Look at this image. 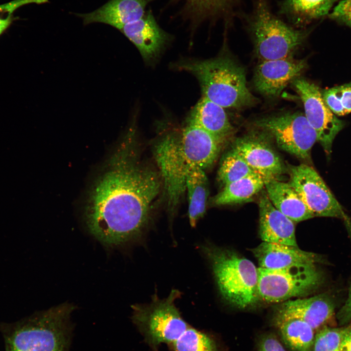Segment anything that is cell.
Listing matches in <instances>:
<instances>
[{
  "instance_id": "cell-3",
  "label": "cell",
  "mask_w": 351,
  "mask_h": 351,
  "mask_svg": "<svg viewBox=\"0 0 351 351\" xmlns=\"http://www.w3.org/2000/svg\"><path fill=\"white\" fill-rule=\"evenodd\" d=\"M74 309L64 304L3 325L6 351H69Z\"/></svg>"
},
{
  "instance_id": "cell-22",
  "label": "cell",
  "mask_w": 351,
  "mask_h": 351,
  "mask_svg": "<svg viewBox=\"0 0 351 351\" xmlns=\"http://www.w3.org/2000/svg\"><path fill=\"white\" fill-rule=\"evenodd\" d=\"M274 322L283 341L292 351H313L314 330L307 322L295 318Z\"/></svg>"
},
{
  "instance_id": "cell-33",
  "label": "cell",
  "mask_w": 351,
  "mask_h": 351,
  "mask_svg": "<svg viewBox=\"0 0 351 351\" xmlns=\"http://www.w3.org/2000/svg\"><path fill=\"white\" fill-rule=\"evenodd\" d=\"M337 318L341 325L351 322V284L349 288L347 298L338 312Z\"/></svg>"
},
{
  "instance_id": "cell-16",
  "label": "cell",
  "mask_w": 351,
  "mask_h": 351,
  "mask_svg": "<svg viewBox=\"0 0 351 351\" xmlns=\"http://www.w3.org/2000/svg\"><path fill=\"white\" fill-rule=\"evenodd\" d=\"M259 267L270 270L324 262L320 254L301 250L298 246L263 241L252 250Z\"/></svg>"
},
{
  "instance_id": "cell-30",
  "label": "cell",
  "mask_w": 351,
  "mask_h": 351,
  "mask_svg": "<svg viewBox=\"0 0 351 351\" xmlns=\"http://www.w3.org/2000/svg\"><path fill=\"white\" fill-rule=\"evenodd\" d=\"M338 23L351 28V0H342L329 15Z\"/></svg>"
},
{
  "instance_id": "cell-26",
  "label": "cell",
  "mask_w": 351,
  "mask_h": 351,
  "mask_svg": "<svg viewBox=\"0 0 351 351\" xmlns=\"http://www.w3.org/2000/svg\"><path fill=\"white\" fill-rule=\"evenodd\" d=\"M171 345L173 351H219L211 335L191 327Z\"/></svg>"
},
{
  "instance_id": "cell-11",
  "label": "cell",
  "mask_w": 351,
  "mask_h": 351,
  "mask_svg": "<svg viewBox=\"0 0 351 351\" xmlns=\"http://www.w3.org/2000/svg\"><path fill=\"white\" fill-rule=\"evenodd\" d=\"M292 83L303 103L305 116L316 133L317 140L329 155L333 141L344 128L345 122L329 109L315 84L299 78L295 79Z\"/></svg>"
},
{
  "instance_id": "cell-4",
  "label": "cell",
  "mask_w": 351,
  "mask_h": 351,
  "mask_svg": "<svg viewBox=\"0 0 351 351\" xmlns=\"http://www.w3.org/2000/svg\"><path fill=\"white\" fill-rule=\"evenodd\" d=\"M201 251L211 266L225 302L241 309L257 303L258 270L251 261L233 250L209 242L201 246Z\"/></svg>"
},
{
  "instance_id": "cell-25",
  "label": "cell",
  "mask_w": 351,
  "mask_h": 351,
  "mask_svg": "<svg viewBox=\"0 0 351 351\" xmlns=\"http://www.w3.org/2000/svg\"><path fill=\"white\" fill-rule=\"evenodd\" d=\"M256 174L243 158L232 149L221 162L218 171V178L222 184L225 185Z\"/></svg>"
},
{
  "instance_id": "cell-32",
  "label": "cell",
  "mask_w": 351,
  "mask_h": 351,
  "mask_svg": "<svg viewBox=\"0 0 351 351\" xmlns=\"http://www.w3.org/2000/svg\"><path fill=\"white\" fill-rule=\"evenodd\" d=\"M257 351H286L277 338L273 334L262 335L259 339Z\"/></svg>"
},
{
  "instance_id": "cell-19",
  "label": "cell",
  "mask_w": 351,
  "mask_h": 351,
  "mask_svg": "<svg viewBox=\"0 0 351 351\" xmlns=\"http://www.w3.org/2000/svg\"><path fill=\"white\" fill-rule=\"evenodd\" d=\"M264 187L274 207L293 222H298L314 217L289 182L271 178L265 180Z\"/></svg>"
},
{
  "instance_id": "cell-24",
  "label": "cell",
  "mask_w": 351,
  "mask_h": 351,
  "mask_svg": "<svg viewBox=\"0 0 351 351\" xmlns=\"http://www.w3.org/2000/svg\"><path fill=\"white\" fill-rule=\"evenodd\" d=\"M337 0H285L282 11L296 24H304L327 15Z\"/></svg>"
},
{
  "instance_id": "cell-29",
  "label": "cell",
  "mask_w": 351,
  "mask_h": 351,
  "mask_svg": "<svg viewBox=\"0 0 351 351\" xmlns=\"http://www.w3.org/2000/svg\"><path fill=\"white\" fill-rule=\"evenodd\" d=\"M48 2V0H14L0 5V35L11 23L14 12L18 8L30 3L41 4Z\"/></svg>"
},
{
  "instance_id": "cell-21",
  "label": "cell",
  "mask_w": 351,
  "mask_h": 351,
  "mask_svg": "<svg viewBox=\"0 0 351 351\" xmlns=\"http://www.w3.org/2000/svg\"><path fill=\"white\" fill-rule=\"evenodd\" d=\"M185 187L188 196L189 222L192 227H195L205 213L209 195V183L204 170L196 168L191 170Z\"/></svg>"
},
{
  "instance_id": "cell-17",
  "label": "cell",
  "mask_w": 351,
  "mask_h": 351,
  "mask_svg": "<svg viewBox=\"0 0 351 351\" xmlns=\"http://www.w3.org/2000/svg\"><path fill=\"white\" fill-rule=\"evenodd\" d=\"M151 0H109L96 10L86 14H75L85 25L102 23L119 31L126 24L142 18L146 6Z\"/></svg>"
},
{
  "instance_id": "cell-2",
  "label": "cell",
  "mask_w": 351,
  "mask_h": 351,
  "mask_svg": "<svg viewBox=\"0 0 351 351\" xmlns=\"http://www.w3.org/2000/svg\"><path fill=\"white\" fill-rule=\"evenodd\" d=\"M156 144L155 156L166 191L169 211L172 214L186 191V179L190 171L211 166L223 143L188 121L181 133H168Z\"/></svg>"
},
{
  "instance_id": "cell-31",
  "label": "cell",
  "mask_w": 351,
  "mask_h": 351,
  "mask_svg": "<svg viewBox=\"0 0 351 351\" xmlns=\"http://www.w3.org/2000/svg\"><path fill=\"white\" fill-rule=\"evenodd\" d=\"M190 5L200 12H208L219 9L230 0H187Z\"/></svg>"
},
{
  "instance_id": "cell-9",
  "label": "cell",
  "mask_w": 351,
  "mask_h": 351,
  "mask_svg": "<svg viewBox=\"0 0 351 351\" xmlns=\"http://www.w3.org/2000/svg\"><path fill=\"white\" fill-rule=\"evenodd\" d=\"M256 125L275 139L282 150L297 157L309 160L316 133L301 113H287L261 118Z\"/></svg>"
},
{
  "instance_id": "cell-8",
  "label": "cell",
  "mask_w": 351,
  "mask_h": 351,
  "mask_svg": "<svg viewBox=\"0 0 351 351\" xmlns=\"http://www.w3.org/2000/svg\"><path fill=\"white\" fill-rule=\"evenodd\" d=\"M316 265L299 264L277 270L258 268L259 300L279 303L312 294L324 281L323 273Z\"/></svg>"
},
{
  "instance_id": "cell-20",
  "label": "cell",
  "mask_w": 351,
  "mask_h": 351,
  "mask_svg": "<svg viewBox=\"0 0 351 351\" xmlns=\"http://www.w3.org/2000/svg\"><path fill=\"white\" fill-rule=\"evenodd\" d=\"M188 121L199 126L223 143L233 130L223 108L203 97L192 110Z\"/></svg>"
},
{
  "instance_id": "cell-10",
  "label": "cell",
  "mask_w": 351,
  "mask_h": 351,
  "mask_svg": "<svg viewBox=\"0 0 351 351\" xmlns=\"http://www.w3.org/2000/svg\"><path fill=\"white\" fill-rule=\"evenodd\" d=\"M289 174V184L314 216L336 217L348 221L341 206L312 167L305 164L292 166Z\"/></svg>"
},
{
  "instance_id": "cell-34",
  "label": "cell",
  "mask_w": 351,
  "mask_h": 351,
  "mask_svg": "<svg viewBox=\"0 0 351 351\" xmlns=\"http://www.w3.org/2000/svg\"><path fill=\"white\" fill-rule=\"evenodd\" d=\"M338 351H351V326L344 328Z\"/></svg>"
},
{
  "instance_id": "cell-12",
  "label": "cell",
  "mask_w": 351,
  "mask_h": 351,
  "mask_svg": "<svg viewBox=\"0 0 351 351\" xmlns=\"http://www.w3.org/2000/svg\"><path fill=\"white\" fill-rule=\"evenodd\" d=\"M305 59H295L290 57L262 61L254 72V87L260 93L268 97L278 96L290 82L306 68Z\"/></svg>"
},
{
  "instance_id": "cell-15",
  "label": "cell",
  "mask_w": 351,
  "mask_h": 351,
  "mask_svg": "<svg viewBox=\"0 0 351 351\" xmlns=\"http://www.w3.org/2000/svg\"><path fill=\"white\" fill-rule=\"evenodd\" d=\"M119 31L136 46L147 62L155 60L169 40V36L159 26L150 11Z\"/></svg>"
},
{
  "instance_id": "cell-13",
  "label": "cell",
  "mask_w": 351,
  "mask_h": 351,
  "mask_svg": "<svg viewBox=\"0 0 351 351\" xmlns=\"http://www.w3.org/2000/svg\"><path fill=\"white\" fill-rule=\"evenodd\" d=\"M257 174L265 180L277 178L284 170L283 163L263 134L251 133L237 138L233 148Z\"/></svg>"
},
{
  "instance_id": "cell-7",
  "label": "cell",
  "mask_w": 351,
  "mask_h": 351,
  "mask_svg": "<svg viewBox=\"0 0 351 351\" xmlns=\"http://www.w3.org/2000/svg\"><path fill=\"white\" fill-rule=\"evenodd\" d=\"M250 20L256 54L261 61L290 57L310 32L294 29L276 18L264 0H259Z\"/></svg>"
},
{
  "instance_id": "cell-18",
  "label": "cell",
  "mask_w": 351,
  "mask_h": 351,
  "mask_svg": "<svg viewBox=\"0 0 351 351\" xmlns=\"http://www.w3.org/2000/svg\"><path fill=\"white\" fill-rule=\"evenodd\" d=\"M259 234L263 241L298 246L293 221L276 209L266 192L260 196Z\"/></svg>"
},
{
  "instance_id": "cell-6",
  "label": "cell",
  "mask_w": 351,
  "mask_h": 351,
  "mask_svg": "<svg viewBox=\"0 0 351 351\" xmlns=\"http://www.w3.org/2000/svg\"><path fill=\"white\" fill-rule=\"evenodd\" d=\"M180 295L176 289L163 299L155 293L149 303L132 306L133 321L154 350L162 343L172 344L189 327L175 305Z\"/></svg>"
},
{
  "instance_id": "cell-1",
  "label": "cell",
  "mask_w": 351,
  "mask_h": 351,
  "mask_svg": "<svg viewBox=\"0 0 351 351\" xmlns=\"http://www.w3.org/2000/svg\"><path fill=\"white\" fill-rule=\"evenodd\" d=\"M136 136L132 126L95 179L87 197V227L106 246L141 238L161 188L158 173L140 159Z\"/></svg>"
},
{
  "instance_id": "cell-5",
  "label": "cell",
  "mask_w": 351,
  "mask_h": 351,
  "mask_svg": "<svg viewBox=\"0 0 351 351\" xmlns=\"http://www.w3.org/2000/svg\"><path fill=\"white\" fill-rule=\"evenodd\" d=\"M177 67L196 77L203 97L223 108H243L256 101L247 88L244 69L229 58L183 61Z\"/></svg>"
},
{
  "instance_id": "cell-28",
  "label": "cell",
  "mask_w": 351,
  "mask_h": 351,
  "mask_svg": "<svg viewBox=\"0 0 351 351\" xmlns=\"http://www.w3.org/2000/svg\"><path fill=\"white\" fill-rule=\"evenodd\" d=\"M343 331L344 328H320L315 335L313 351H338Z\"/></svg>"
},
{
  "instance_id": "cell-23",
  "label": "cell",
  "mask_w": 351,
  "mask_h": 351,
  "mask_svg": "<svg viewBox=\"0 0 351 351\" xmlns=\"http://www.w3.org/2000/svg\"><path fill=\"white\" fill-rule=\"evenodd\" d=\"M265 181L263 176L256 174L225 185L214 197V203L224 205L250 200L264 187Z\"/></svg>"
},
{
  "instance_id": "cell-14",
  "label": "cell",
  "mask_w": 351,
  "mask_h": 351,
  "mask_svg": "<svg viewBox=\"0 0 351 351\" xmlns=\"http://www.w3.org/2000/svg\"><path fill=\"white\" fill-rule=\"evenodd\" d=\"M335 304L328 293L294 300H288L279 305L274 320L286 318L300 319L314 330H318L331 319L334 315Z\"/></svg>"
},
{
  "instance_id": "cell-27",
  "label": "cell",
  "mask_w": 351,
  "mask_h": 351,
  "mask_svg": "<svg viewBox=\"0 0 351 351\" xmlns=\"http://www.w3.org/2000/svg\"><path fill=\"white\" fill-rule=\"evenodd\" d=\"M322 98L335 115L342 116L351 112V81L321 91Z\"/></svg>"
}]
</instances>
